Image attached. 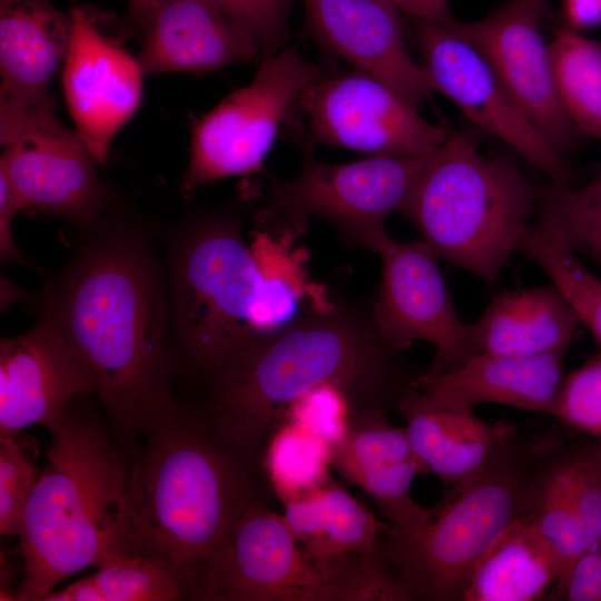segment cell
<instances>
[{"mask_svg":"<svg viewBox=\"0 0 601 601\" xmlns=\"http://www.w3.org/2000/svg\"><path fill=\"white\" fill-rule=\"evenodd\" d=\"M40 293V317L79 359L114 430L130 443L174 415L166 263L157 230L115 203L81 231Z\"/></svg>","mask_w":601,"mask_h":601,"instance_id":"1","label":"cell"},{"mask_svg":"<svg viewBox=\"0 0 601 601\" xmlns=\"http://www.w3.org/2000/svg\"><path fill=\"white\" fill-rule=\"evenodd\" d=\"M377 331L371 303L327 298L250 343L198 382V408L219 433L260 462L289 406L321 385L347 396L352 416L397 408L422 373Z\"/></svg>","mask_w":601,"mask_h":601,"instance_id":"2","label":"cell"},{"mask_svg":"<svg viewBox=\"0 0 601 601\" xmlns=\"http://www.w3.org/2000/svg\"><path fill=\"white\" fill-rule=\"evenodd\" d=\"M129 474L125 530L130 555L156 559L201 600L211 563L239 518L267 503L260 462L194 408L181 406L147 433Z\"/></svg>","mask_w":601,"mask_h":601,"instance_id":"3","label":"cell"},{"mask_svg":"<svg viewBox=\"0 0 601 601\" xmlns=\"http://www.w3.org/2000/svg\"><path fill=\"white\" fill-rule=\"evenodd\" d=\"M247 199L188 211L165 238L175 373L200 382L297 316L302 277L259 262Z\"/></svg>","mask_w":601,"mask_h":601,"instance_id":"4","label":"cell"},{"mask_svg":"<svg viewBox=\"0 0 601 601\" xmlns=\"http://www.w3.org/2000/svg\"><path fill=\"white\" fill-rule=\"evenodd\" d=\"M80 397L51 432L46 467L23 514L18 601H43L70 575L130 555L125 530L130 472L99 415Z\"/></svg>","mask_w":601,"mask_h":601,"instance_id":"5","label":"cell"},{"mask_svg":"<svg viewBox=\"0 0 601 601\" xmlns=\"http://www.w3.org/2000/svg\"><path fill=\"white\" fill-rule=\"evenodd\" d=\"M563 445L523 439L512 427L489 462L452 486L423 526L385 528L381 550L408 601H462L481 559L513 524L532 514L543 475Z\"/></svg>","mask_w":601,"mask_h":601,"instance_id":"6","label":"cell"},{"mask_svg":"<svg viewBox=\"0 0 601 601\" xmlns=\"http://www.w3.org/2000/svg\"><path fill=\"white\" fill-rule=\"evenodd\" d=\"M536 205L538 194L512 160L487 157L454 131L431 155L400 213L440 258L494 283Z\"/></svg>","mask_w":601,"mask_h":601,"instance_id":"7","label":"cell"},{"mask_svg":"<svg viewBox=\"0 0 601 601\" xmlns=\"http://www.w3.org/2000/svg\"><path fill=\"white\" fill-rule=\"evenodd\" d=\"M205 601H408L380 549L312 558L268 503L249 508L211 563Z\"/></svg>","mask_w":601,"mask_h":601,"instance_id":"8","label":"cell"},{"mask_svg":"<svg viewBox=\"0 0 601 601\" xmlns=\"http://www.w3.org/2000/svg\"><path fill=\"white\" fill-rule=\"evenodd\" d=\"M303 164L288 180H273L259 221L275 240L289 245L309 216L331 223L348 246L378 252L390 237L385 223L401 210L431 155L371 156L332 164L302 147Z\"/></svg>","mask_w":601,"mask_h":601,"instance_id":"9","label":"cell"},{"mask_svg":"<svg viewBox=\"0 0 601 601\" xmlns=\"http://www.w3.org/2000/svg\"><path fill=\"white\" fill-rule=\"evenodd\" d=\"M0 170L33 208L81 231L115 204L93 157L77 130L65 127L53 107L0 101Z\"/></svg>","mask_w":601,"mask_h":601,"instance_id":"10","label":"cell"},{"mask_svg":"<svg viewBox=\"0 0 601 601\" xmlns=\"http://www.w3.org/2000/svg\"><path fill=\"white\" fill-rule=\"evenodd\" d=\"M319 75L318 68L295 49L262 60L249 83L195 122L189 161L180 183L183 193L260 171L299 95Z\"/></svg>","mask_w":601,"mask_h":601,"instance_id":"11","label":"cell"},{"mask_svg":"<svg viewBox=\"0 0 601 601\" xmlns=\"http://www.w3.org/2000/svg\"><path fill=\"white\" fill-rule=\"evenodd\" d=\"M286 125L300 147L318 142L372 156L431 155L450 134L393 88L359 70L319 75L302 91Z\"/></svg>","mask_w":601,"mask_h":601,"instance_id":"12","label":"cell"},{"mask_svg":"<svg viewBox=\"0 0 601 601\" xmlns=\"http://www.w3.org/2000/svg\"><path fill=\"white\" fill-rule=\"evenodd\" d=\"M377 254L382 275L371 302L383 338L404 352L414 341L434 348L424 371H451L476 354L471 324L459 316L439 267L440 257L423 240L401 243L388 237Z\"/></svg>","mask_w":601,"mask_h":601,"instance_id":"13","label":"cell"},{"mask_svg":"<svg viewBox=\"0 0 601 601\" xmlns=\"http://www.w3.org/2000/svg\"><path fill=\"white\" fill-rule=\"evenodd\" d=\"M414 21L432 90L450 98L470 121L510 146L551 183L569 185L562 155L511 98L484 56L455 29L454 20Z\"/></svg>","mask_w":601,"mask_h":601,"instance_id":"14","label":"cell"},{"mask_svg":"<svg viewBox=\"0 0 601 601\" xmlns=\"http://www.w3.org/2000/svg\"><path fill=\"white\" fill-rule=\"evenodd\" d=\"M543 14V0H510L481 20H454L453 26L484 56L511 98L562 155L581 131L556 90L549 45L540 31Z\"/></svg>","mask_w":601,"mask_h":601,"instance_id":"15","label":"cell"},{"mask_svg":"<svg viewBox=\"0 0 601 601\" xmlns=\"http://www.w3.org/2000/svg\"><path fill=\"white\" fill-rule=\"evenodd\" d=\"M72 35L62 68V89L77 132L100 165L116 134L142 97L138 59L106 38L88 13L72 7Z\"/></svg>","mask_w":601,"mask_h":601,"instance_id":"16","label":"cell"},{"mask_svg":"<svg viewBox=\"0 0 601 601\" xmlns=\"http://www.w3.org/2000/svg\"><path fill=\"white\" fill-rule=\"evenodd\" d=\"M93 393L86 370L62 337L45 321L0 343V437L30 425L51 433L71 402Z\"/></svg>","mask_w":601,"mask_h":601,"instance_id":"17","label":"cell"},{"mask_svg":"<svg viewBox=\"0 0 601 601\" xmlns=\"http://www.w3.org/2000/svg\"><path fill=\"white\" fill-rule=\"evenodd\" d=\"M311 36L417 106L432 88L408 53L400 11L384 0H302Z\"/></svg>","mask_w":601,"mask_h":601,"instance_id":"18","label":"cell"},{"mask_svg":"<svg viewBox=\"0 0 601 601\" xmlns=\"http://www.w3.org/2000/svg\"><path fill=\"white\" fill-rule=\"evenodd\" d=\"M565 352L535 356L479 353L451 371L422 372L413 386L441 406L473 408L493 403L552 415L564 380Z\"/></svg>","mask_w":601,"mask_h":601,"instance_id":"19","label":"cell"},{"mask_svg":"<svg viewBox=\"0 0 601 601\" xmlns=\"http://www.w3.org/2000/svg\"><path fill=\"white\" fill-rule=\"evenodd\" d=\"M141 33L137 59L145 75L210 71L260 58L252 36L209 0H164Z\"/></svg>","mask_w":601,"mask_h":601,"instance_id":"20","label":"cell"},{"mask_svg":"<svg viewBox=\"0 0 601 601\" xmlns=\"http://www.w3.org/2000/svg\"><path fill=\"white\" fill-rule=\"evenodd\" d=\"M71 35V12L50 0H0V101L53 107L49 88Z\"/></svg>","mask_w":601,"mask_h":601,"instance_id":"21","label":"cell"},{"mask_svg":"<svg viewBox=\"0 0 601 601\" xmlns=\"http://www.w3.org/2000/svg\"><path fill=\"white\" fill-rule=\"evenodd\" d=\"M397 410L405 420L414 454L428 472L454 486L480 471L511 431L490 424L473 408H455L427 401L412 384Z\"/></svg>","mask_w":601,"mask_h":601,"instance_id":"22","label":"cell"},{"mask_svg":"<svg viewBox=\"0 0 601 601\" xmlns=\"http://www.w3.org/2000/svg\"><path fill=\"white\" fill-rule=\"evenodd\" d=\"M580 318L550 285L504 290L471 324L476 354L535 356L566 351Z\"/></svg>","mask_w":601,"mask_h":601,"instance_id":"23","label":"cell"},{"mask_svg":"<svg viewBox=\"0 0 601 601\" xmlns=\"http://www.w3.org/2000/svg\"><path fill=\"white\" fill-rule=\"evenodd\" d=\"M563 572L561 556L530 515L510 526L484 554L462 601H536Z\"/></svg>","mask_w":601,"mask_h":601,"instance_id":"24","label":"cell"},{"mask_svg":"<svg viewBox=\"0 0 601 601\" xmlns=\"http://www.w3.org/2000/svg\"><path fill=\"white\" fill-rule=\"evenodd\" d=\"M188 599L181 578L167 564L142 555H119L43 601H173Z\"/></svg>","mask_w":601,"mask_h":601,"instance_id":"25","label":"cell"},{"mask_svg":"<svg viewBox=\"0 0 601 601\" xmlns=\"http://www.w3.org/2000/svg\"><path fill=\"white\" fill-rule=\"evenodd\" d=\"M516 252L549 276L601 345V280L566 245L555 226L538 214V220L522 234Z\"/></svg>","mask_w":601,"mask_h":601,"instance_id":"26","label":"cell"},{"mask_svg":"<svg viewBox=\"0 0 601 601\" xmlns=\"http://www.w3.org/2000/svg\"><path fill=\"white\" fill-rule=\"evenodd\" d=\"M556 90L578 129L601 140V51L599 43L560 30L549 43Z\"/></svg>","mask_w":601,"mask_h":601,"instance_id":"27","label":"cell"},{"mask_svg":"<svg viewBox=\"0 0 601 601\" xmlns=\"http://www.w3.org/2000/svg\"><path fill=\"white\" fill-rule=\"evenodd\" d=\"M386 526L346 490L328 482L317 491L313 534L300 545L319 561L371 553L380 549Z\"/></svg>","mask_w":601,"mask_h":601,"instance_id":"28","label":"cell"},{"mask_svg":"<svg viewBox=\"0 0 601 601\" xmlns=\"http://www.w3.org/2000/svg\"><path fill=\"white\" fill-rule=\"evenodd\" d=\"M333 450L299 426L285 422L268 439L260 466L283 503L328 483Z\"/></svg>","mask_w":601,"mask_h":601,"instance_id":"29","label":"cell"},{"mask_svg":"<svg viewBox=\"0 0 601 601\" xmlns=\"http://www.w3.org/2000/svg\"><path fill=\"white\" fill-rule=\"evenodd\" d=\"M536 209L577 255L601 268V171L579 188L551 183L538 194Z\"/></svg>","mask_w":601,"mask_h":601,"instance_id":"30","label":"cell"},{"mask_svg":"<svg viewBox=\"0 0 601 601\" xmlns=\"http://www.w3.org/2000/svg\"><path fill=\"white\" fill-rule=\"evenodd\" d=\"M422 473H428V470L415 456L361 469L347 474L345 479L375 502L390 521L391 530L407 532L426 524L435 512V508H424L412 496L413 480Z\"/></svg>","mask_w":601,"mask_h":601,"instance_id":"31","label":"cell"},{"mask_svg":"<svg viewBox=\"0 0 601 601\" xmlns=\"http://www.w3.org/2000/svg\"><path fill=\"white\" fill-rule=\"evenodd\" d=\"M565 452L566 447L562 445L548 466L531 514L539 531L561 556L564 564L562 577L579 555L592 548L582 532L571 500Z\"/></svg>","mask_w":601,"mask_h":601,"instance_id":"32","label":"cell"},{"mask_svg":"<svg viewBox=\"0 0 601 601\" xmlns=\"http://www.w3.org/2000/svg\"><path fill=\"white\" fill-rule=\"evenodd\" d=\"M386 415L385 411H371L351 417L344 440L333 449L332 466L343 477L361 469L416 456L406 428L392 426Z\"/></svg>","mask_w":601,"mask_h":601,"instance_id":"33","label":"cell"},{"mask_svg":"<svg viewBox=\"0 0 601 601\" xmlns=\"http://www.w3.org/2000/svg\"><path fill=\"white\" fill-rule=\"evenodd\" d=\"M20 433L0 437V532L19 535L23 514L41 472L33 439Z\"/></svg>","mask_w":601,"mask_h":601,"instance_id":"34","label":"cell"},{"mask_svg":"<svg viewBox=\"0 0 601 601\" xmlns=\"http://www.w3.org/2000/svg\"><path fill=\"white\" fill-rule=\"evenodd\" d=\"M351 416L352 407L345 393L336 385L325 384L295 401L285 422L299 426L333 450L344 440Z\"/></svg>","mask_w":601,"mask_h":601,"instance_id":"35","label":"cell"},{"mask_svg":"<svg viewBox=\"0 0 601 601\" xmlns=\"http://www.w3.org/2000/svg\"><path fill=\"white\" fill-rule=\"evenodd\" d=\"M553 416L601 436V353L564 376Z\"/></svg>","mask_w":601,"mask_h":601,"instance_id":"36","label":"cell"},{"mask_svg":"<svg viewBox=\"0 0 601 601\" xmlns=\"http://www.w3.org/2000/svg\"><path fill=\"white\" fill-rule=\"evenodd\" d=\"M242 26L258 47L260 60L282 50L293 0H209Z\"/></svg>","mask_w":601,"mask_h":601,"instance_id":"37","label":"cell"},{"mask_svg":"<svg viewBox=\"0 0 601 601\" xmlns=\"http://www.w3.org/2000/svg\"><path fill=\"white\" fill-rule=\"evenodd\" d=\"M569 491L582 532L590 544L601 542V476L592 446L565 452Z\"/></svg>","mask_w":601,"mask_h":601,"instance_id":"38","label":"cell"},{"mask_svg":"<svg viewBox=\"0 0 601 601\" xmlns=\"http://www.w3.org/2000/svg\"><path fill=\"white\" fill-rule=\"evenodd\" d=\"M552 600L601 601V551L591 548L579 555L555 583Z\"/></svg>","mask_w":601,"mask_h":601,"instance_id":"39","label":"cell"},{"mask_svg":"<svg viewBox=\"0 0 601 601\" xmlns=\"http://www.w3.org/2000/svg\"><path fill=\"white\" fill-rule=\"evenodd\" d=\"M27 209L26 204L12 186L9 178L0 170V258L2 264L16 263L35 267L14 243L12 223L16 215Z\"/></svg>","mask_w":601,"mask_h":601,"instance_id":"40","label":"cell"},{"mask_svg":"<svg viewBox=\"0 0 601 601\" xmlns=\"http://www.w3.org/2000/svg\"><path fill=\"white\" fill-rule=\"evenodd\" d=\"M414 19L451 22L454 20L449 0H384Z\"/></svg>","mask_w":601,"mask_h":601,"instance_id":"41","label":"cell"},{"mask_svg":"<svg viewBox=\"0 0 601 601\" xmlns=\"http://www.w3.org/2000/svg\"><path fill=\"white\" fill-rule=\"evenodd\" d=\"M564 13L574 28H590L601 23V0H563Z\"/></svg>","mask_w":601,"mask_h":601,"instance_id":"42","label":"cell"},{"mask_svg":"<svg viewBox=\"0 0 601 601\" xmlns=\"http://www.w3.org/2000/svg\"><path fill=\"white\" fill-rule=\"evenodd\" d=\"M164 0H128L125 16L121 20L122 31L127 35L142 32V29L154 12Z\"/></svg>","mask_w":601,"mask_h":601,"instance_id":"43","label":"cell"},{"mask_svg":"<svg viewBox=\"0 0 601 601\" xmlns=\"http://www.w3.org/2000/svg\"><path fill=\"white\" fill-rule=\"evenodd\" d=\"M593 459L601 476V443L592 446Z\"/></svg>","mask_w":601,"mask_h":601,"instance_id":"44","label":"cell"},{"mask_svg":"<svg viewBox=\"0 0 601 601\" xmlns=\"http://www.w3.org/2000/svg\"><path fill=\"white\" fill-rule=\"evenodd\" d=\"M599 48H600V51H601V43H599Z\"/></svg>","mask_w":601,"mask_h":601,"instance_id":"45","label":"cell"}]
</instances>
